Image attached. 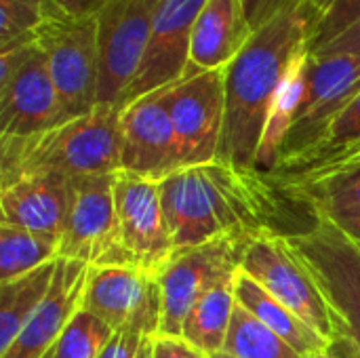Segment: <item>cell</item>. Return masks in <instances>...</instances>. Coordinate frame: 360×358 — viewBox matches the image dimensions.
Instances as JSON below:
<instances>
[{
  "mask_svg": "<svg viewBox=\"0 0 360 358\" xmlns=\"http://www.w3.org/2000/svg\"><path fill=\"white\" fill-rule=\"evenodd\" d=\"M160 194L175 253L264 234L289 238L314 230L321 222L283 177L221 160L169 175L160 181Z\"/></svg>",
  "mask_w": 360,
  "mask_h": 358,
  "instance_id": "1",
  "label": "cell"
},
{
  "mask_svg": "<svg viewBox=\"0 0 360 358\" xmlns=\"http://www.w3.org/2000/svg\"><path fill=\"white\" fill-rule=\"evenodd\" d=\"M321 17L323 11L308 0L272 19L224 70L226 118L217 160L255 169L272 97L295 55L310 49Z\"/></svg>",
  "mask_w": 360,
  "mask_h": 358,
  "instance_id": "2",
  "label": "cell"
},
{
  "mask_svg": "<svg viewBox=\"0 0 360 358\" xmlns=\"http://www.w3.org/2000/svg\"><path fill=\"white\" fill-rule=\"evenodd\" d=\"M118 106H97L46 131L25 137L0 135V184L25 175H110L120 171Z\"/></svg>",
  "mask_w": 360,
  "mask_h": 358,
  "instance_id": "3",
  "label": "cell"
},
{
  "mask_svg": "<svg viewBox=\"0 0 360 358\" xmlns=\"http://www.w3.org/2000/svg\"><path fill=\"white\" fill-rule=\"evenodd\" d=\"M329 302L333 340L325 358H360V245L327 222L287 238Z\"/></svg>",
  "mask_w": 360,
  "mask_h": 358,
  "instance_id": "4",
  "label": "cell"
},
{
  "mask_svg": "<svg viewBox=\"0 0 360 358\" xmlns=\"http://www.w3.org/2000/svg\"><path fill=\"white\" fill-rule=\"evenodd\" d=\"M34 42L46 55L61 122L95 110L99 93L97 17H68L53 11L34 32Z\"/></svg>",
  "mask_w": 360,
  "mask_h": 358,
  "instance_id": "5",
  "label": "cell"
},
{
  "mask_svg": "<svg viewBox=\"0 0 360 358\" xmlns=\"http://www.w3.org/2000/svg\"><path fill=\"white\" fill-rule=\"evenodd\" d=\"M360 93V55H310L306 95L272 171L314 152L338 114Z\"/></svg>",
  "mask_w": 360,
  "mask_h": 358,
  "instance_id": "6",
  "label": "cell"
},
{
  "mask_svg": "<svg viewBox=\"0 0 360 358\" xmlns=\"http://www.w3.org/2000/svg\"><path fill=\"white\" fill-rule=\"evenodd\" d=\"M240 270L325 338L327 344L333 340L329 302L287 236L264 234L251 238L243 251Z\"/></svg>",
  "mask_w": 360,
  "mask_h": 358,
  "instance_id": "7",
  "label": "cell"
},
{
  "mask_svg": "<svg viewBox=\"0 0 360 358\" xmlns=\"http://www.w3.org/2000/svg\"><path fill=\"white\" fill-rule=\"evenodd\" d=\"M61 124L44 51L23 44L0 53V135L25 137Z\"/></svg>",
  "mask_w": 360,
  "mask_h": 358,
  "instance_id": "8",
  "label": "cell"
},
{
  "mask_svg": "<svg viewBox=\"0 0 360 358\" xmlns=\"http://www.w3.org/2000/svg\"><path fill=\"white\" fill-rule=\"evenodd\" d=\"M160 2L162 0H108L99 11L97 106L124 108L127 93L150 42Z\"/></svg>",
  "mask_w": 360,
  "mask_h": 358,
  "instance_id": "9",
  "label": "cell"
},
{
  "mask_svg": "<svg viewBox=\"0 0 360 358\" xmlns=\"http://www.w3.org/2000/svg\"><path fill=\"white\" fill-rule=\"evenodd\" d=\"M116 173L72 177V205L59 241V257L91 268L131 266L118 241Z\"/></svg>",
  "mask_w": 360,
  "mask_h": 358,
  "instance_id": "10",
  "label": "cell"
},
{
  "mask_svg": "<svg viewBox=\"0 0 360 358\" xmlns=\"http://www.w3.org/2000/svg\"><path fill=\"white\" fill-rule=\"evenodd\" d=\"M82 308L108 323L114 333L156 338L162 325L160 276L135 266L91 268Z\"/></svg>",
  "mask_w": 360,
  "mask_h": 358,
  "instance_id": "11",
  "label": "cell"
},
{
  "mask_svg": "<svg viewBox=\"0 0 360 358\" xmlns=\"http://www.w3.org/2000/svg\"><path fill=\"white\" fill-rule=\"evenodd\" d=\"M249 241H215L177 251L160 274L162 325L160 335H181L190 310L217 285L234 281Z\"/></svg>",
  "mask_w": 360,
  "mask_h": 358,
  "instance_id": "12",
  "label": "cell"
},
{
  "mask_svg": "<svg viewBox=\"0 0 360 358\" xmlns=\"http://www.w3.org/2000/svg\"><path fill=\"white\" fill-rule=\"evenodd\" d=\"M184 169L217 160L226 118L224 70L188 74L165 87Z\"/></svg>",
  "mask_w": 360,
  "mask_h": 358,
  "instance_id": "13",
  "label": "cell"
},
{
  "mask_svg": "<svg viewBox=\"0 0 360 358\" xmlns=\"http://www.w3.org/2000/svg\"><path fill=\"white\" fill-rule=\"evenodd\" d=\"M114 196L118 241L129 264L160 276L175 255L162 209L160 181L118 171Z\"/></svg>",
  "mask_w": 360,
  "mask_h": 358,
  "instance_id": "14",
  "label": "cell"
},
{
  "mask_svg": "<svg viewBox=\"0 0 360 358\" xmlns=\"http://www.w3.org/2000/svg\"><path fill=\"white\" fill-rule=\"evenodd\" d=\"M181 169L165 89L124 106L120 114V171L162 181Z\"/></svg>",
  "mask_w": 360,
  "mask_h": 358,
  "instance_id": "15",
  "label": "cell"
},
{
  "mask_svg": "<svg viewBox=\"0 0 360 358\" xmlns=\"http://www.w3.org/2000/svg\"><path fill=\"white\" fill-rule=\"evenodd\" d=\"M207 0H162L154 15L152 36L124 106L186 76L194 23Z\"/></svg>",
  "mask_w": 360,
  "mask_h": 358,
  "instance_id": "16",
  "label": "cell"
},
{
  "mask_svg": "<svg viewBox=\"0 0 360 358\" xmlns=\"http://www.w3.org/2000/svg\"><path fill=\"white\" fill-rule=\"evenodd\" d=\"M89 272L91 266L59 257L44 302L0 358H42L51 352L72 317L82 308Z\"/></svg>",
  "mask_w": 360,
  "mask_h": 358,
  "instance_id": "17",
  "label": "cell"
},
{
  "mask_svg": "<svg viewBox=\"0 0 360 358\" xmlns=\"http://www.w3.org/2000/svg\"><path fill=\"white\" fill-rule=\"evenodd\" d=\"M72 205V177L25 175L0 184L2 222L61 241Z\"/></svg>",
  "mask_w": 360,
  "mask_h": 358,
  "instance_id": "18",
  "label": "cell"
},
{
  "mask_svg": "<svg viewBox=\"0 0 360 358\" xmlns=\"http://www.w3.org/2000/svg\"><path fill=\"white\" fill-rule=\"evenodd\" d=\"M253 34L243 0H207L194 23L186 76L226 70Z\"/></svg>",
  "mask_w": 360,
  "mask_h": 358,
  "instance_id": "19",
  "label": "cell"
},
{
  "mask_svg": "<svg viewBox=\"0 0 360 358\" xmlns=\"http://www.w3.org/2000/svg\"><path fill=\"white\" fill-rule=\"evenodd\" d=\"M278 177L308 200L319 219L360 245V162Z\"/></svg>",
  "mask_w": 360,
  "mask_h": 358,
  "instance_id": "20",
  "label": "cell"
},
{
  "mask_svg": "<svg viewBox=\"0 0 360 358\" xmlns=\"http://www.w3.org/2000/svg\"><path fill=\"white\" fill-rule=\"evenodd\" d=\"M234 295L238 306H243L249 314H253L259 323H264L270 331H274L281 340H285L302 357H327V348H329L327 340L321 338L289 308H285L278 300H274L259 283H255L243 270H238L234 276Z\"/></svg>",
  "mask_w": 360,
  "mask_h": 358,
  "instance_id": "21",
  "label": "cell"
},
{
  "mask_svg": "<svg viewBox=\"0 0 360 358\" xmlns=\"http://www.w3.org/2000/svg\"><path fill=\"white\" fill-rule=\"evenodd\" d=\"M308 59H310V49H304L295 55V59L287 68L272 97L262 143H259L257 158H255V169L259 171H266V173L272 171L278 158V152L283 148V141L300 114V108L306 95V82H308Z\"/></svg>",
  "mask_w": 360,
  "mask_h": 358,
  "instance_id": "22",
  "label": "cell"
},
{
  "mask_svg": "<svg viewBox=\"0 0 360 358\" xmlns=\"http://www.w3.org/2000/svg\"><path fill=\"white\" fill-rule=\"evenodd\" d=\"M55 270L57 260L11 283H0V354L15 342V338L44 302Z\"/></svg>",
  "mask_w": 360,
  "mask_h": 358,
  "instance_id": "23",
  "label": "cell"
},
{
  "mask_svg": "<svg viewBox=\"0 0 360 358\" xmlns=\"http://www.w3.org/2000/svg\"><path fill=\"white\" fill-rule=\"evenodd\" d=\"M234 308V281L217 285L190 310L179 338H184L188 344H192L207 357L224 352Z\"/></svg>",
  "mask_w": 360,
  "mask_h": 358,
  "instance_id": "24",
  "label": "cell"
},
{
  "mask_svg": "<svg viewBox=\"0 0 360 358\" xmlns=\"http://www.w3.org/2000/svg\"><path fill=\"white\" fill-rule=\"evenodd\" d=\"M55 260H59V238L0 224V283H11Z\"/></svg>",
  "mask_w": 360,
  "mask_h": 358,
  "instance_id": "25",
  "label": "cell"
},
{
  "mask_svg": "<svg viewBox=\"0 0 360 358\" xmlns=\"http://www.w3.org/2000/svg\"><path fill=\"white\" fill-rule=\"evenodd\" d=\"M224 352L236 358H306L264 323H259L253 314H249L243 306H238V302L232 314Z\"/></svg>",
  "mask_w": 360,
  "mask_h": 358,
  "instance_id": "26",
  "label": "cell"
},
{
  "mask_svg": "<svg viewBox=\"0 0 360 358\" xmlns=\"http://www.w3.org/2000/svg\"><path fill=\"white\" fill-rule=\"evenodd\" d=\"M360 146V93L338 114V118L331 122L325 139L321 141V146L310 152L308 156L300 158L297 162H293L291 167L283 169V171H270L274 175H300L306 173L319 165H323L325 160L352 150Z\"/></svg>",
  "mask_w": 360,
  "mask_h": 358,
  "instance_id": "27",
  "label": "cell"
},
{
  "mask_svg": "<svg viewBox=\"0 0 360 358\" xmlns=\"http://www.w3.org/2000/svg\"><path fill=\"white\" fill-rule=\"evenodd\" d=\"M112 338L114 329L108 323L80 308L57 340L53 358H99Z\"/></svg>",
  "mask_w": 360,
  "mask_h": 358,
  "instance_id": "28",
  "label": "cell"
},
{
  "mask_svg": "<svg viewBox=\"0 0 360 358\" xmlns=\"http://www.w3.org/2000/svg\"><path fill=\"white\" fill-rule=\"evenodd\" d=\"M53 11L51 0H0V53L34 42V32Z\"/></svg>",
  "mask_w": 360,
  "mask_h": 358,
  "instance_id": "29",
  "label": "cell"
},
{
  "mask_svg": "<svg viewBox=\"0 0 360 358\" xmlns=\"http://www.w3.org/2000/svg\"><path fill=\"white\" fill-rule=\"evenodd\" d=\"M360 17V0H333L331 6L323 13L314 36L310 40V53L325 46L333 38H338L344 30H348Z\"/></svg>",
  "mask_w": 360,
  "mask_h": 358,
  "instance_id": "30",
  "label": "cell"
},
{
  "mask_svg": "<svg viewBox=\"0 0 360 358\" xmlns=\"http://www.w3.org/2000/svg\"><path fill=\"white\" fill-rule=\"evenodd\" d=\"M154 340L141 333H114L99 358H154Z\"/></svg>",
  "mask_w": 360,
  "mask_h": 358,
  "instance_id": "31",
  "label": "cell"
},
{
  "mask_svg": "<svg viewBox=\"0 0 360 358\" xmlns=\"http://www.w3.org/2000/svg\"><path fill=\"white\" fill-rule=\"evenodd\" d=\"M304 2L308 0H243V6L253 32H257L264 25H268L272 19L302 6Z\"/></svg>",
  "mask_w": 360,
  "mask_h": 358,
  "instance_id": "32",
  "label": "cell"
},
{
  "mask_svg": "<svg viewBox=\"0 0 360 358\" xmlns=\"http://www.w3.org/2000/svg\"><path fill=\"white\" fill-rule=\"evenodd\" d=\"M154 358H209L184 338L175 335H156L154 340Z\"/></svg>",
  "mask_w": 360,
  "mask_h": 358,
  "instance_id": "33",
  "label": "cell"
},
{
  "mask_svg": "<svg viewBox=\"0 0 360 358\" xmlns=\"http://www.w3.org/2000/svg\"><path fill=\"white\" fill-rule=\"evenodd\" d=\"M338 53L360 55V17L348 30H344L338 38H333L331 42H327L325 46L316 49L310 55H338Z\"/></svg>",
  "mask_w": 360,
  "mask_h": 358,
  "instance_id": "34",
  "label": "cell"
},
{
  "mask_svg": "<svg viewBox=\"0 0 360 358\" xmlns=\"http://www.w3.org/2000/svg\"><path fill=\"white\" fill-rule=\"evenodd\" d=\"M68 17H97L108 0H51Z\"/></svg>",
  "mask_w": 360,
  "mask_h": 358,
  "instance_id": "35",
  "label": "cell"
},
{
  "mask_svg": "<svg viewBox=\"0 0 360 358\" xmlns=\"http://www.w3.org/2000/svg\"><path fill=\"white\" fill-rule=\"evenodd\" d=\"M312 2H314V4H316V6H319V8H321L323 13H325V11H327V8L331 6V2H333V0H312Z\"/></svg>",
  "mask_w": 360,
  "mask_h": 358,
  "instance_id": "36",
  "label": "cell"
},
{
  "mask_svg": "<svg viewBox=\"0 0 360 358\" xmlns=\"http://www.w3.org/2000/svg\"><path fill=\"white\" fill-rule=\"evenodd\" d=\"M209 358H236V357H232V354H228V352H217V354H213V357H209Z\"/></svg>",
  "mask_w": 360,
  "mask_h": 358,
  "instance_id": "37",
  "label": "cell"
},
{
  "mask_svg": "<svg viewBox=\"0 0 360 358\" xmlns=\"http://www.w3.org/2000/svg\"><path fill=\"white\" fill-rule=\"evenodd\" d=\"M53 348H55V346H53ZM42 358H53V350H51V352H46Z\"/></svg>",
  "mask_w": 360,
  "mask_h": 358,
  "instance_id": "38",
  "label": "cell"
},
{
  "mask_svg": "<svg viewBox=\"0 0 360 358\" xmlns=\"http://www.w3.org/2000/svg\"><path fill=\"white\" fill-rule=\"evenodd\" d=\"M359 162H360V160H359Z\"/></svg>",
  "mask_w": 360,
  "mask_h": 358,
  "instance_id": "39",
  "label": "cell"
}]
</instances>
